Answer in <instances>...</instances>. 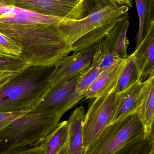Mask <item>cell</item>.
Masks as SVG:
<instances>
[{
    "instance_id": "1",
    "label": "cell",
    "mask_w": 154,
    "mask_h": 154,
    "mask_svg": "<svg viewBox=\"0 0 154 154\" xmlns=\"http://www.w3.org/2000/svg\"><path fill=\"white\" fill-rule=\"evenodd\" d=\"M54 68L28 66L0 80V112L32 110L51 86Z\"/></svg>"
},
{
    "instance_id": "2",
    "label": "cell",
    "mask_w": 154,
    "mask_h": 154,
    "mask_svg": "<svg viewBox=\"0 0 154 154\" xmlns=\"http://www.w3.org/2000/svg\"><path fill=\"white\" fill-rule=\"evenodd\" d=\"M64 114L32 109L11 121L0 131V154L40 144Z\"/></svg>"
},
{
    "instance_id": "3",
    "label": "cell",
    "mask_w": 154,
    "mask_h": 154,
    "mask_svg": "<svg viewBox=\"0 0 154 154\" xmlns=\"http://www.w3.org/2000/svg\"><path fill=\"white\" fill-rule=\"evenodd\" d=\"M129 7L111 0H86V9L80 20L65 19L58 26L64 37L72 43L92 34L105 38L119 22L129 18Z\"/></svg>"
},
{
    "instance_id": "4",
    "label": "cell",
    "mask_w": 154,
    "mask_h": 154,
    "mask_svg": "<svg viewBox=\"0 0 154 154\" xmlns=\"http://www.w3.org/2000/svg\"><path fill=\"white\" fill-rule=\"evenodd\" d=\"M145 135L138 113L108 125L83 154H114L129 142Z\"/></svg>"
},
{
    "instance_id": "5",
    "label": "cell",
    "mask_w": 154,
    "mask_h": 154,
    "mask_svg": "<svg viewBox=\"0 0 154 154\" xmlns=\"http://www.w3.org/2000/svg\"><path fill=\"white\" fill-rule=\"evenodd\" d=\"M115 86L102 96L94 99L85 113L82 125V154L101 131L109 125L113 118L118 95Z\"/></svg>"
},
{
    "instance_id": "6",
    "label": "cell",
    "mask_w": 154,
    "mask_h": 154,
    "mask_svg": "<svg viewBox=\"0 0 154 154\" xmlns=\"http://www.w3.org/2000/svg\"><path fill=\"white\" fill-rule=\"evenodd\" d=\"M14 7L46 16L80 20L86 9V0H0Z\"/></svg>"
},
{
    "instance_id": "7",
    "label": "cell",
    "mask_w": 154,
    "mask_h": 154,
    "mask_svg": "<svg viewBox=\"0 0 154 154\" xmlns=\"http://www.w3.org/2000/svg\"><path fill=\"white\" fill-rule=\"evenodd\" d=\"M80 73L51 85L33 109L65 113L84 98L75 91Z\"/></svg>"
},
{
    "instance_id": "8",
    "label": "cell",
    "mask_w": 154,
    "mask_h": 154,
    "mask_svg": "<svg viewBox=\"0 0 154 154\" xmlns=\"http://www.w3.org/2000/svg\"><path fill=\"white\" fill-rule=\"evenodd\" d=\"M98 44L84 50L65 56L56 65L50 78L51 85L81 73L92 64Z\"/></svg>"
},
{
    "instance_id": "9",
    "label": "cell",
    "mask_w": 154,
    "mask_h": 154,
    "mask_svg": "<svg viewBox=\"0 0 154 154\" xmlns=\"http://www.w3.org/2000/svg\"><path fill=\"white\" fill-rule=\"evenodd\" d=\"M65 19L46 16L6 4L0 1V24L58 25Z\"/></svg>"
},
{
    "instance_id": "10",
    "label": "cell",
    "mask_w": 154,
    "mask_h": 154,
    "mask_svg": "<svg viewBox=\"0 0 154 154\" xmlns=\"http://www.w3.org/2000/svg\"><path fill=\"white\" fill-rule=\"evenodd\" d=\"M131 55L141 82H143L154 76V23Z\"/></svg>"
},
{
    "instance_id": "11",
    "label": "cell",
    "mask_w": 154,
    "mask_h": 154,
    "mask_svg": "<svg viewBox=\"0 0 154 154\" xmlns=\"http://www.w3.org/2000/svg\"><path fill=\"white\" fill-rule=\"evenodd\" d=\"M144 85L145 82L139 80L125 90L118 93L115 110L109 125L137 113Z\"/></svg>"
},
{
    "instance_id": "12",
    "label": "cell",
    "mask_w": 154,
    "mask_h": 154,
    "mask_svg": "<svg viewBox=\"0 0 154 154\" xmlns=\"http://www.w3.org/2000/svg\"><path fill=\"white\" fill-rule=\"evenodd\" d=\"M129 56L121 60L107 70L103 71L89 87L84 98L95 99L102 96L116 85L118 78L125 67Z\"/></svg>"
},
{
    "instance_id": "13",
    "label": "cell",
    "mask_w": 154,
    "mask_h": 154,
    "mask_svg": "<svg viewBox=\"0 0 154 154\" xmlns=\"http://www.w3.org/2000/svg\"><path fill=\"white\" fill-rule=\"evenodd\" d=\"M144 82V88L137 113L143 125L145 136L146 137L154 131V76Z\"/></svg>"
},
{
    "instance_id": "14",
    "label": "cell",
    "mask_w": 154,
    "mask_h": 154,
    "mask_svg": "<svg viewBox=\"0 0 154 154\" xmlns=\"http://www.w3.org/2000/svg\"><path fill=\"white\" fill-rule=\"evenodd\" d=\"M85 115V108L80 106L72 112L68 120L69 146L72 154H82V125Z\"/></svg>"
},
{
    "instance_id": "15",
    "label": "cell",
    "mask_w": 154,
    "mask_h": 154,
    "mask_svg": "<svg viewBox=\"0 0 154 154\" xmlns=\"http://www.w3.org/2000/svg\"><path fill=\"white\" fill-rule=\"evenodd\" d=\"M129 18L119 22L105 38L120 59L129 56L127 49L128 42L127 34L129 28Z\"/></svg>"
},
{
    "instance_id": "16",
    "label": "cell",
    "mask_w": 154,
    "mask_h": 154,
    "mask_svg": "<svg viewBox=\"0 0 154 154\" xmlns=\"http://www.w3.org/2000/svg\"><path fill=\"white\" fill-rule=\"evenodd\" d=\"M68 140V120L62 121L40 144V154H58Z\"/></svg>"
},
{
    "instance_id": "17",
    "label": "cell",
    "mask_w": 154,
    "mask_h": 154,
    "mask_svg": "<svg viewBox=\"0 0 154 154\" xmlns=\"http://www.w3.org/2000/svg\"><path fill=\"white\" fill-rule=\"evenodd\" d=\"M135 2L139 21L136 38L137 48L154 23V0H135Z\"/></svg>"
},
{
    "instance_id": "18",
    "label": "cell",
    "mask_w": 154,
    "mask_h": 154,
    "mask_svg": "<svg viewBox=\"0 0 154 154\" xmlns=\"http://www.w3.org/2000/svg\"><path fill=\"white\" fill-rule=\"evenodd\" d=\"M121 60L105 38L98 44L92 62L97 64L99 68L103 72Z\"/></svg>"
},
{
    "instance_id": "19",
    "label": "cell",
    "mask_w": 154,
    "mask_h": 154,
    "mask_svg": "<svg viewBox=\"0 0 154 154\" xmlns=\"http://www.w3.org/2000/svg\"><path fill=\"white\" fill-rule=\"evenodd\" d=\"M154 152V131L127 143L114 154H150Z\"/></svg>"
},
{
    "instance_id": "20",
    "label": "cell",
    "mask_w": 154,
    "mask_h": 154,
    "mask_svg": "<svg viewBox=\"0 0 154 154\" xmlns=\"http://www.w3.org/2000/svg\"><path fill=\"white\" fill-rule=\"evenodd\" d=\"M139 80L137 68L132 56L129 55L128 62L117 82L116 90L118 93H120Z\"/></svg>"
},
{
    "instance_id": "21",
    "label": "cell",
    "mask_w": 154,
    "mask_h": 154,
    "mask_svg": "<svg viewBox=\"0 0 154 154\" xmlns=\"http://www.w3.org/2000/svg\"><path fill=\"white\" fill-rule=\"evenodd\" d=\"M102 72L97 64L92 62L89 67L80 73V77L75 86L76 92L84 97V94L89 87Z\"/></svg>"
},
{
    "instance_id": "22",
    "label": "cell",
    "mask_w": 154,
    "mask_h": 154,
    "mask_svg": "<svg viewBox=\"0 0 154 154\" xmlns=\"http://www.w3.org/2000/svg\"><path fill=\"white\" fill-rule=\"evenodd\" d=\"M28 66L20 57L0 53V71L19 72Z\"/></svg>"
},
{
    "instance_id": "23",
    "label": "cell",
    "mask_w": 154,
    "mask_h": 154,
    "mask_svg": "<svg viewBox=\"0 0 154 154\" xmlns=\"http://www.w3.org/2000/svg\"><path fill=\"white\" fill-rule=\"evenodd\" d=\"M0 53L20 57V48L13 40L0 32Z\"/></svg>"
},
{
    "instance_id": "24",
    "label": "cell",
    "mask_w": 154,
    "mask_h": 154,
    "mask_svg": "<svg viewBox=\"0 0 154 154\" xmlns=\"http://www.w3.org/2000/svg\"><path fill=\"white\" fill-rule=\"evenodd\" d=\"M40 144L33 147H23L8 154H40Z\"/></svg>"
},
{
    "instance_id": "25",
    "label": "cell",
    "mask_w": 154,
    "mask_h": 154,
    "mask_svg": "<svg viewBox=\"0 0 154 154\" xmlns=\"http://www.w3.org/2000/svg\"><path fill=\"white\" fill-rule=\"evenodd\" d=\"M27 112L28 111L9 112V113L0 112V121L3 120V119H6L17 118Z\"/></svg>"
},
{
    "instance_id": "26",
    "label": "cell",
    "mask_w": 154,
    "mask_h": 154,
    "mask_svg": "<svg viewBox=\"0 0 154 154\" xmlns=\"http://www.w3.org/2000/svg\"><path fill=\"white\" fill-rule=\"evenodd\" d=\"M111 1L118 4L127 5L128 7H132L133 5V0H111Z\"/></svg>"
},
{
    "instance_id": "27",
    "label": "cell",
    "mask_w": 154,
    "mask_h": 154,
    "mask_svg": "<svg viewBox=\"0 0 154 154\" xmlns=\"http://www.w3.org/2000/svg\"><path fill=\"white\" fill-rule=\"evenodd\" d=\"M58 154H72L70 150L68 140V142L66 143V144L61 149L60 151Z\"/></svg>"
},
{
    "instance_id": "28",
    "label": "cell",
    "mask_w": 154,
    "mask_h": 154,
    "mask_svg": "<svg viewBox=\"0 0 154 154\" xmlns=\"http://www.w3.org/2000/svg\"><path fill=\"white\" fill-rule=\"evenodd\" d=\"M12 120V119L9 118L0 121V131L3 129L8 124L10 123Z\"/></svg>"
},
{
    "instance_id": "29",
    "label": "cell",
    "mask_w": 154,
    "mask_h": 154,
    "mask_svg": "<svg viewBox=\"0 0 154 154\" xmlns=\"http://www.w3.org/2000/svg\"><path fill=\"white\" fill-rule=\"evenodd\" d=\"M14 73H15V72L7 71H0V80L11 75L12 74Z\"/></svg>"
},
{
    "instance_id": "30",
    "label": "cell",
    "mask_w": 154,
    "mask_h": 154,
    "mask_svg": "<svg viewBox=\"0 0 154 154\" xmlns=\"http://www.w3.org/2000/svg\"><path fill=\"white\" fill-rule=\"evenodd\" d=\"M150 154H154V152H152V153H151Z\"/></svg>"
}]
</instances>
